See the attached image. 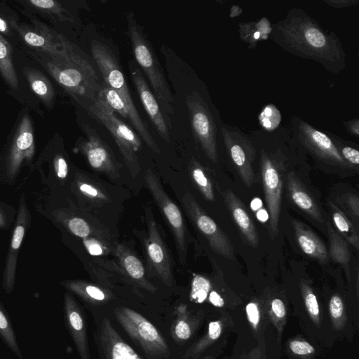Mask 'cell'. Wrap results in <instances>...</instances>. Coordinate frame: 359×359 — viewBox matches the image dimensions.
<instances>
[{"mask_svg":"<svg viewBox=\"0 0 359 359\" xmlns=\"http://www.w3.org/2000/svg\"><path fill=\"white\" fill-rule=\"evenodd\" d=\"M262 129L271 131L280 126L281 114L273 104L266 105L258 117Z\"/></svg>","mask_w":359,"mask_h":359,"instance_id":"ab89813d","label":"cell"},{"mask_svg":"<svg viewBox=\"0 0 359 359\" xmlns=\"http://www.w3.org/2000/svg\"><path fill=\"white\" fill-rule=\"evenodd\" d=\"M346 130L353 136L358 137L359 135V119L358 118H353L346 121L342 122Z\"/></svg>","mask_w":359,"mask_h":359,"instance_id":"bcb514c9","label":"cell"},{"mask_svg":"<svg viewBox=\"0 0 359 359\" xmlns=\"http://www.w3.org/2000/svg\"><path fill=\"white\" fill-rule=\"evenodd\" d=\"M0 337L6 346L19 358L23 355L18 343L12 321L0 302Z\"/></svg>","mask_w":359,"mask_h":359,"instance_id":"1f68e13d","label":"cell"},{"mask_svg":"<svg viewBox=\"0 0 359 359\" xmlns=\"http://www.w3.org/2000/svg\"><path fill=\"white\" fill-rule=\"evenodd\" d=\"M256 215L257 219L262 222H265L269 219L268 214L264 209H259L257 210L256 212Z\"/></svg>","mask_w":359,"mask_h":359,"instance_id":"681fc988","label":"cell"},{"mask_svg":"<svg viewBox=\"0 0 359 359\" xmlns=\"http://www.w3.org/2000/svg\"><path fill=\"white\" fill-rule=\"evenodd\" d=\"M65 287L86 302L92 304H104L112 298L107 290L96 285L83 281H70L65 283Z\"/></svg>","mask_w":359,"mask_h":359,"instance_id":"f1b7e54d","label":"cell"},{"mask_svg":"<svg viewBox=\"0 0 359 359\" xmlns=\"http://www.w3.org/2000/svg\"><path fill=\"white\" fill-rule=\"evenodd\" d=\"M81 128L86 140L79 143V149L86 156L90 166L95 171L104 173L115 180L118 177V165L110 148L96 131L81 123Z\"/></svg>","mask_w":359,"mask_h":359,"instance_id":"4fadbf2b","label":"cell"},{"mask_svg":"<svg viewBox=\"0 0 359 359\" xmlns=\"http://www.w3.org/2000/svg\"><path fill=\"white\" fill-rule=\"evenodd\" d=\"M20 22V16L5 1H0V34L6 37H13L15 34L13 26Z\"/></svg>","mask_w":359,"mask_h":359,"instance_id":"8d00e7d4","label":"cell"},{"mask_svg":"<svg viewBox=\"0 0 359 359\" xmlns=\"http://www.w3.org/2000/svg\"><path fill=\"white\" fill-rule=\"evenodd\" d=\"M101 359H142L128 344L107 317H103L95 334Z\"/></svg>","mask_w":359,"mask_h":359,"instance_id":"5bb4252c","label":"cell"},{"mask_svg":"<svg viewBox=\"0 0 359 359\" xmlns=\"http://www.w3.org/2000/svg\"><path fill=\"white\" fill-rule=\"evenodd\" d=\"M291 359H316V348L309 341L300 337L288 339L285 351Z\"/></svg>","mask_w":359,"mask_h":359,"instance_id":"d6a6232c","label":"cell"},{"mask_svg":"<svg viewBox=\"0 0 359 359\" xmlns=\"http://www.w3.org/2000/svg\"><path fill=\"white\" fill-rule=\"evenodd\" d=\"M346 203L348 209L351 210V213L353 215V216L358 218L359 212L358 196L356 195L349 196L348 198H347Z\"/></svg>","mask_w":359,"mask_h":359,"instance_id":"7dc6e473","label":"cell"},{"mask_svg":"<svg viewBox=\"0 0 359 359\" xmlns=\"http://www.w3.org/2000/svg\"><path fill=\"white\" fill-rule=\"evenodd\" d=\"M83 244L88 252L93 256H103L113 250L109 239L101 237L90 236L83 238Z\"/></svg>","mask_w":359,"mask_h":359,"instance_id":"60d3db41","label":"cell"},{"mask_svg":"<svg viewBox=\"0 0 359 359\" xmlns=\"http://www.w3.org/2000/svg\"><path fill=\"white\" fill-rule=\"evenodd\" d=\"M27 53L85 109L97 100L103 83L76 45L73 43L64 55Z\"/></svg>","mask_w":359,"mask_h":359,"instance_id":"7a4b0ae2","label":"cell"},{"mask_svg":"<svg viewBox=\"0 0 359 359\" xmlns=\"http://www.w3.org/2000/svg\"><path fill=\"white\" fill-rule=\"evenodd\" d=\"M232 316L237 337L231 353L224 359L280 358L281 341L271 323L262 337L255 338L238 311H234Z\"/></svg>","mask_w":359,"mask_h":359,"instance_id":"5b68a950","label":"cell"},{"mask_svg":"<svg viewBox=\"0 0 359 359\" xmlns=\"http://www.w3.org/2000/svg\"><path fill=\"white\" fill-rule=\"evenodd\" d=\"M148 236L144 247L149 266L157 277L167 286L173 282L171 259L158 226L149 207L144 209Z\"/></svg>","mask_w":359,"mask_h":359,"instance_id":"7c38bea8","label":"cell"},{"mask_svg":"<svg viewBox=\"0 0 359 359\" xmlns=\"http://www.w3.org/2000/svg\"><path fill=\"white\" fill-rule=\"evenodd\" d=\"M243 12V9L237 5H233L230 8L229 17L233 18L239 15Z\"/></svg>","mask_w":359,"mask_h":359,"instance_id":"c3c4849f","label":"cell"},{"mask_svg":"<svg viewBox=\"0 0 359 359\" xmlns=\"http://www.w3.org/2000/svg\"><path fill=\"white\" fill-rule=\"evenodd\" d=\"M127 22L135 60L147 76L163 111L173 114L172 94L155 52L133 13L127 15Z\"/></svg>","mask_w":359,"mask_h":359,"instance_id":"3957f363","label":"cell"},{"mask_svg":"<svg viewBox=\"0 0 359 359\" xmlns=\"http://www.w3.org/2000/svg\"><path fill=\"white\" fill-rule=\"evenodd\" d=\"M220 142L243 182L250 187L255 180L252 164L256 158V151L250 135L222 121Z\"/></svg>","mask_w":359,"mask_h":359,"instance_id":"9c48e42d","label":"cell"},{"mask_svg":"<svg viewBox=\"0 0 359 359\" xmlns=\"http://www.w3.org/2000/svg\"><path fill=\"white\" fill-rule=\"evenodd\" d=\"M327 226L331 257L334 262L343 266L350 281L349 263L351 254L348 247L344 240L332 229L329 223L327 224Z\"/></svg>","mask_w":359,"mask_h":359,"instance_id":"4dcf8cb0","label":"cell"},{"mask_svg":"<svg viewBox=\"0 0 359 359\" xmlns=\"http://www.w3.org/2000/svg\"><path fill=\"white\" fill-rule=\"evenodd\" d=\"M129 70L140 100L153 125L161 137L170 142L169 126L155 95L150 90L140 68L134 62H129Z\"/></svg>","mask_w":359,"mask_h":359,"instance_id":"9a60e30c","label":"cell"},{"mask_svg":"<svg viewBox=\"0 0 359 359\" xmlns=\"http://www.w3.org/2000/svg\"><path fill=\"white\" fill-rule=\"evenodd\" d=\"M13 52L10 42L0 34V75L11 90H18L20 83L13 63Z\"/></svg>","mask_w":359,"mask_h":359,"instance_id":"83f0119b","label":"cell"},{"mask_svg":"<svg viewBox=\"0 0 359 359\" xmlns=\"http://www.w3.org/2000/svg\"><path fill=\"white\" fill-rule=\"evenodd\" d=\"M183 206L192 222L205 237L212 249L229 259H234L233 248L226 235L199 205L194 197L186 192L182 198Z\"/></svg>","mask_w":359,"mask_h":359,"instance_id":"8fae6325","label":"cell"},{"mask_svg":"<svg viewBox=\"0 0 359 359\" xmlns=\"http://www.w3.org/2000/svg\"><path fill=\"white\" fill-rule=\"evenodd\" d=\"M326 307L336 339L351 341L355 328L358 330V325L344 299L339 294H334L330 297Z\"/></svg>","mask_w":359,"mask_h":359,"instance_id":"d6986e66","label":"cell"},{"mask_svg":"<svg viewBox=\"0 0 359 359\" xmlns=\"http://www.w3.org/2000/svg\"><path fill=\"white\" fill-rule=\"evenodd\" d=\"M55 170L60 178L66 177L68 172V165L65 158L62 156H57L55 161Z\"/></svg>","mask_w":359,"mask_h":359,"instance_id":"ee69618b","label":"cell"},{"mask_svg":"<svg viewBox=\"0 0 359 359\" xmlns=\"http://www.w3.org/2000/svg\"><path fill=\"white\" fill-rule=\"evenodd\" d=\"M216 357H217V355H215L213 354H209V355H205L202 358H199V359H216Z\"/></svg>","mask_w":359,"mask_h":359,"instance_id":"816d5d0a","label":"cell"},{"mask_svg":"<svg viewBox=\"0 0 359 359\" xmlns=\"http://www.w3.org/2000/svg\"><path fill=\"white\" fill-rule=\"evenodd\" d=\"M222 196L233 220L246 242L252 247H257L259 244L258 233L253 220L248 213L244 204L230 189L223 192Z\"/></svg>","mask_w":359,"mask_h":359,"instance_id":"ffe728a7","label":"cell"},{"mask_svg":"<svg viewBox=\"0 0 359 359\" xmlns=\"http://www.w3.org/2000/svg\"><path fill=\"white\" fill-rule=\"evenodd\" d=\"M203 313L201 311L197 315H192L187 311L184 305L177 308V314L170 329L174 340L182 344L189 340L198 327Z\"/></svg>","mask_w":359,"mask_h":359,"instance_id":"484cf974","label":"cell"},{"mask_svg":"<svg viewBox=\"0 0 359 359\" xmlns=\"http://www.w3.org/2000/svg\"><path fill=\"white\" fill-rule=\"evenodd\" d=\"M287 186L293 203L314 219L322 222L323 217L316 203L292 172L288 173Z\"/></svg>","mask_w":359,"mask_h":359,"instance_id":"cb8c5ba5","label":"cell"},{"mask_svg":"<svg viewBox=\"0 0 359 359\" xmlns=\"http://www.w3.org/2000/svg\"><path fill=\"white\" fill-rule=\"evenodd\" d=\"M78 181V191L90 207H100L109 202L106 189L90 177L81 176Z\"/></svg>","mask_w":359,"mask_h":359,"instance_id":"f546056e","label":"cell"},{"mask_svg":"<svg viewBox=\"0 0 359 359\" xmlns=\"http://www.w3.org/2000/svg\"><path fill=\"white\" fill-rule=\"evenodd\" d=\"M242 313L245 314L243 316L241 313L253 336L262 337L271 323L266 306L257 299H252L245 304Z\"/></svg>","mask_w":359,"mask_h":359,"instance_id":"d4e9b609","label":"cell"},{"mask_svg":"<svg viewBox=\"0 0 359 359\" xmlns=\"http://www.w3.org/2000/svg\"><path fill=\"white\" fill-rule=\"evenodd\" d=\"M271 24L266 17L254 21L240 22L238 25L239 38L250 49H253L259 42L269 38L272 30Z\"/></svg>","mask_w":359,"mask_h":359,"instance_id":"4316f807","label":"cell"},{"mask_svg":"<svg viewBox=\"0 0 359 359\" xmlns=\"http://www.w3.org/2000/svg\"><path fill=\"white\" fill-rule=\"evenodd\" d=\"M235 330L234 320L231 311L219 313V317L210 321L207 332L195 344L187 350L184 358H198L212 346L226 342L231 332Z\"/></svg>","mask_w":359,"mask_h":359,"instance_id":"2e32d148","label":"cell"},{"mask_svg":"<svg viewBox=\"0 0 359 359\" xmlns=\"http://www.w3.org/2000/svg\"><path fill=\"white\" fill-rule=\"evenodd\" d=\"M266 306L271 323L276 331L278 339L281 341L287 322V313L285 303L282 299L274 297Z\"/></svg>","mask_w":359,"mask_h":359,"instance_id":"e575fe53","label":"cell"},{"mask_svg":"<svg viewBox=\"0 0 359 359\" xmlns=\"http://www.w3.org/2000/svg\"><path fill=\"white\" fill-rule=\"evenodd\" d=\"M117 321L149 359L167 358L170 351L156 327L140 313L128 307L114 310Z\"/></svg>","mask_w":359,"mask_h":359,"instance_id":"ba28073f","label":"cell"},{"mask_svg":"<svg viewBox=\"0 0 359 359\" xmlns=\"http://www.w3.org/2000/svg\"><path fill=\"white\" fill-rule=\"evenodd\" d=\"M332 215L338 230L344 235L350 244L358 250V234L347 217L333 203H330Z\"/></svg>","mask_w":359,"mask_h":359,"instance_id":"d590c367","label":"cell"},{"mask_svg":"<svg viewBox=\"0 0 359 359\" xmlns=\"http://www.w3.org/2000/svg\"><path fill=\"white\" fill-rule=\"evenodd\" d=\"M15 7L22 12L41 17L53 25L75 22L69 2L57 0H15Z\"/></svg>","mask_w":359,"mask_h":359,"instance_id":"e0dca14e","label":"cell"},{"mask_svg":"<svg viewBox=\"0 0 359 359\" xmlns=\"http://www.w3.org/2000/svg\"><path fill=\"white\" fill-rule=\"evenodd\" d=\"M113 250L125 276L148 291L154 292L156 290V287L147 279L141 261L130 249L123 245L117 244L114 245Z\"/></svg>","mask_w":359,"mask_h":359,"instance_id":"44dd1931","label":"cell"},{"mask_svg":"<svg viewBox=\"0 0 359 359\" xmlns=\"http://www.w3.org/2000/svg\"><path fill=\"white\" fill-rule=\"evenodd\" d=\"M327 135L336 146L343 158L349 164L355 166L359 164V151L353 143L344 140L338 136L327 131Z\"/></svg>","mask_w":359,"mask_h":359,"instance_id":"74e56055","label":"cell"},{"mask_svg":"<svg viewBox=\"0 0 359 359\" xmlns=\"http://www.w3.org/2000/svg\"><path fill=\"white\" fill-rule=\"evenodd\" d=\"M329 6L334 8H343L355 6L359 4L358 0H324Z\"/></svg>","mask_w":359,"mask_h":359,"instance_id":"7bdbcfd3","label":"cell"},{"mask_svg":"<svg viewBox=\"0 0 359 359\" xmlns=\"http://www.w3.org/2000/svg\"><path fill=\"white\" fill-rule=\"evenodd\" d=\"M207 97L197 90L187 95L191 130L206 157L217 163L219 159L220 123L218 111Z\"/></svg>","mask_w":359,"mask_h":359,"instance_id":"277c9868","label":"cell"},{"mask_svg":"<svg viewBox=\"0 0 359 359\" xmlns=\"http://www.w3.org/2000/svg\"><path fill=\"white\" fill-rule=\"evenodd\" d=\"M250 206L252 210L256 212L262 207V201L259 198H255L252 201Z\"/></svg>","mask_w":359,"mask_h":359,"instance_id":"f907efd6","label":"cell"},{"mask_svg":"<svg viewBox=\"0 0 359 359\" xmlns=\"http://www.w3.org/2000/svg\"><path fill=\"white\" fill-rule=\"evenodd\" d=\"M208 302L215 309L219 310V312H227L226 304L223 297L216 290H210L208 296Z\"/></svg>","mask_w":359,"mask_h":359,"instance_id":"b9f144b4","label":"cell"},{"mask_svg":"<svg viewBox=\"0 0 359 359\" xmlns=\"http://www.w3.org/2000/svg\"><path fill=\"white\" fill-rule=\"evenodd\" d=\"M287 128L290 142L318 160L342 168L350 166L339 152L327 131L320 130L296 115L290 118Z\"/></svg>","mask_w":359,"mask_h":359,"instance_id":"52a82bcc","label":"cell"},{"mask_svg":"<svg viewBox=\"0 0 359 359\" xmlns=\"http://www.w3.org/2000/svg\"><path fill=\"white\" fill-rule=\"evenodd\" d=\"M86 110L111 133L130 175L135 177L140 170L136 156L142 147L140 137L99 98Z\"/></svg>","mask_w":359,"mask_h":359,"instance_id":"8992f818","label":"cell"},{"mask_svg":"<svg viewBox=\"0 0 359 359\" xmlns=\"http://www.w3.org/2000/svg\"><path fill=\"white\" fill-rule=\"evenodd\" d=\"M271 27L269 39L283 50L318 62L334 74L345 69L346 55L338 35L323 29L304 10L290 8Z\"/></svg>","mask_w":359,"mask_h":359,"instance_id":"6da1fadb","label":"cell"},{"mask_svg":"<svg viewBox=\"0 0 359 359\" xmlns=\"http://www.w3.org/2000/svg\"><path fill=\"white\" fill-rule=\"evenodd\" d=\"M189 170L191 179L206 200L213 201L215 194L211 181L203 168L194 158H192L189 163Z\"/></svg>","mask_w":359,"mask_h":359,"instance_id":"836d02e7","label":"cell"},{"mask_svg":"<svg viewBox=\"0 0 359 359\" xmlns=\"http://www.w3.org/2000/svg\"><path fill=\"white\" fill-rule=\"evenodd\" d=\"M24 233L25 229L23 226L19 225L15 227L11 243V246L13 249L17 250L19 248L23 239Z\"/></svg>","mask_w":359,"mask_h":359,"instance_id":"f6af8a7d","label":"cell"},{"mask_svg":"<svg viewBox=\"0 0 359 359\" xmlns=\"http://www.w3.org/2000/svg\"><path fill=\"white\" fill-rule=\"evenodd\" d=\"M22 73L34 95L47 110L51 111L55 104L56 92L50 79L41 70L29 66L24 67Z\"/></svg>","mask_w":359,"mask_h":359,"instance_id":"7402d4cb","label":"cell"},{"mask_svg":"<svg viewBox=\"0 0 359 359\" xmlns=\"http://www.w3.org/2000/svg\"><path fill=\"white\" fill-rule=\"evenodd\" d=\"M292 226L302 250L308 256L321 262H327V250L321 240L305 224L298 220H294Z\"/></svg>","mask_w":359,"mask_h":359,"instance_id":"603a6c76","label":"cell"},{"mask_svg":"<svg viewBox=\"0 0 359 359\" xmlns=\"http://www.w3.org/2000/svg\"><path fill=\"white\" fill-rule=\"evenodd\" d=\"M211 288L212 285L208 279L201 275L194 276L191 281V300L197 304L203 303L208 299Z\"/></svg>","mask_w":359,"mask_h":359,"instance_id":"f35d334b","label":"cell"},{"mask_svg":"<svg viewBox=\"0 0 359 359\" xmlns=\"http://www.w3.org/2000/svg\"><path fill=\"white\" fill-rule=\"evenodd\" d=\"M64 320L81 359H90L86 322L79 304L68 293L64 296Z\"/></svg>","mask_w":359,"mask_h":359,"instance_id":"ac0fdd59","label":"cell"},{"mask_svg":"<svg viewBox=\"0 0 359 359\" xmlns=\"http://www.w3.org/2000/svg\"><path fill=\"white\" fill-rule=\"evenodd\" d=\"M144 180L172 232L180 264L184 265L186 262L187 248L186 228L182 214L178 206L168 196L156 174L150 169L146 171Z\"/></svg>","mask_w":359,"mask_h":359,"instance_id":"30bf717a","label":"cell"}]
</instances>
